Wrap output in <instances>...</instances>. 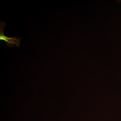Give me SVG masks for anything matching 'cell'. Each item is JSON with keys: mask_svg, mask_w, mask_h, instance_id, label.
I'll return each instance as SVG.
<instances>
[{"mask_svg": "<svg viewBox=\"0 0 121 121\" xmlns=\"http://www.w3.org/2000/svg\"><path fill=\"white\" fill-rule=\"evenodd\" d=\"M6 26V24L4 22H1L0 23V40H4L5 41L6 44L9 47H20L21 43L20 40L21 37H8L5 35L4 29Z\"/></svg>", "mask_w": 121, "mask_h": 121, "instance_id": "6da1fadb", "label": "cell"}]
</instances>
